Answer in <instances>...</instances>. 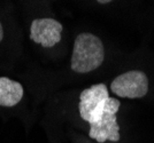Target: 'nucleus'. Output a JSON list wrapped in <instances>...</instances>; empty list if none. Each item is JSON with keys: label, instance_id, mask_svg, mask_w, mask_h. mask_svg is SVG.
I'll return each instance as SVG.
<instances>
[{"label": "nucleus", "instance_id": "obj_3", "mask_svg": "<svg viewBox=\"0 0 154 143\" xmlns=\"http://www.w3.org/2000/svg\"><path fill=\"white\" fill-rule=\"evenodd\" d=\"M62 30V24L54 19H36L30 25V39L45 48H50L60 42Z\"/></svg>", "mask_w": 154, "mask_h": 143}, {"label": "nucleus", "instance_id": "obj_1", "mask_svg": "<svg viewBox=\"0 0 154 143\" xmlns=\"http://www.w3.org/2000/svg\"><path fill=\"white\" fill-rule=\"evenodd\" d=\"M105 60V47L93 33H81L74 41L70 66L77 73H89L97 70Z\"/></svg>", "mask_w": 154, "mask_h": 143}, {"label": "nucleus", "instance_id": "obj_4", "mask_svg": "<svg viewBox=\"0 0 154 143\" xmlns=\"http://www.w3.org/2000/svg\"><path fill=\"white\" fill-rule=\"evenodd\" d=\"M24 88L19 81L8 77H0V107L13 108L21 102Z\"/></svg>", "mask_w": 154, "mask_h": 143}, {"label": "nucleus", "instance_id": "obj_6", "mask_svg": "<svg viewBox=\"0 0 154 143\" xmlns=\"http://www.w3.org/2000/svg\"><path fill=\"white\" fill-rule=\"evenodd\" d=\"M99 4H103V5H106V4H109L110 1H113V0H97Z\"/></svg>", "mask_w": 154, "mask_h": 143}, {"label": "nucleus", "instance_id": "obj_2", "mask_svg": "<svg viewBox=\"0 0 154 143\" xmlns=\"http://www.w3.org/2000/svg\"><path fill=\"white\" fill-rule=\"evenodd\" d=\"M110 91L119 98H141L148 92V78L139 70L127 71L113 79Z\"/></svg>", "mask_w": 154, "mask_h": 143}, {"label": "nucleus", "instance_id": "obj_5", "mask_svg": "<svg viewBox=\"0 0 154 143\" xmlns=\"http://www.w3.org/2000/svg\"><path fill=\"white\" fill-rule=\"evenodd\" d=\"M2 39H4V26L0 22V42L2 41Z\"/></svg>", "mask_w": 154, "mask_h": 143}]
</instances>
